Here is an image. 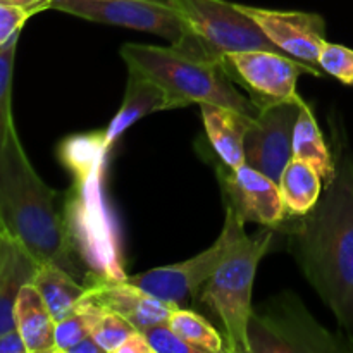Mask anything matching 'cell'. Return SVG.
<instances>
[{
	"label": "cell",
	"instance_id": "ac0fdd59",
	"mask_svg": "<svg viewBox=\"0 0 353 353\" xmlns=\"http://www.w3.org/2000/svg\"><path fill=\"white\" fill-rule=\"evenodd\" d=\"M31 285L38 290L55 323L74 314L88 292V285H79L74 276L54 264H38Z\"/></svg>",
	"mask_w": 353,
	"mask_h": 353
},
{
	"label": "cell",
	"instance_id": "52a82bcc",
	"mask_svg": "<svg viewBox=\"0 0 353 353\" xmlns=\"http://www.w3.org/2000/svg\"><path fill=\"white\" fill-rule=\"evenodd\" d=\"M243 228L245 223L240 219V216L226 205V219H224L223 231L212 247L188 261L150 269L141 274L128 276L124 279L130 281L131 285L140 286L141 290L152 293L164 302L186 307L190 302L199 299L205 283L214 274L217 265L221 264L224 255L233 245L234 238L238 236L240 231H243Z\"/></svg>",
	"mask_w": 353,
	"mask_h": 353
},
{
	"label": "cell",
	"instance_id": "7c38bea8",
	"mask_svg": "<svg viewBox=\"0 0 353 353\" xmlns=\"http://www.w3.org/2000/svg\"><path fill=\"white\" fill-rule=\"evenodd\" d=\"M241 9L254 17L269 40L278 45L286 55L319 68L321 50L327 41L323 16L300 10H272L250 6H241Z\"/></svg>",
	"mask_w": 353,
	"mask_h": 353
},
{
	"label": "cell",
	"instance_id": "cb8c5ba5",
	"mask_svg": "<svg viewBox=\"0 0 353 353\" xmlns=\"http://www.w3.org/2000/svg\"><path fill=\"white\" fill-rule=\"evenodd\" d=\"M93 305H95V314H93L92 336L95 338L103 352L116 353L121 345L137 331V327L131 326L126 319L117 314L110 312L97 303Z\"/></svg>",
	"mask_w": 353,
	"mask_h": 353
},
{
	"label": "cell",
	"instance_id": "7a4b0ae2",
	"mask_svg": "<svg viewBox=\"0 0 353 353\" xmlns=\"http://www.w3.org/2000/svg\"><path fill=\"white\" fill-rule=\"evenodd\" d=\"M0 228L38 264H54L79 276L71 234L57 209V193L33 169L16 126L0 152Z\"/></svg>",
	"mask_w": 353,
	"mask_h": 353
},
{
	"label": "cell",
	"instance_id": "5bb4252c",
	"mask_svg": "<svg viewBox=\"0 0 353 353\" xmlns=\"http://www.w3.org/2000/svg\"><path fill=\"white\" fill-rule=\"evenodd\" d=\"M169 109H174V105L168 92L138 68L128 65V81L123 105L105 130L102 147L110 148V145L141 117Z\"/></svg>",
	"mask_w": 353,
	"mask_h": 353
},
{
	"label": "cell",
	"instance_id": "277c9868",
	"mask_svg": "<svg viewBox=\"0 0 353 353\" xmlns=\"http://www.w3.org/2000/svg\"><path fill=\"white\" fill-rule=\"evenodd\" d=\"M272 238V230L255 236H247L245 230L240 231L199 296L223 324L228 352L250 353L248 321L254 310L252 290L257 265L268 254Z\"/></svg>",
	"mask_w": 353,
	"mask_h": 353
},
{
	"label": "cell",
	"instance_id": "4fadbf2b",
	"mask_svg": "<svg viewBox=\"0 0 353 353\" xmlns=\"http://www.w3.org/2000/svg\"><path fill=\"white\" fill-rule=\"evenodd\" d=\"M85 299L121 316L138 331L168 323L171 314L178 309L174 303L157 299L124 278H107L92 283Z\"/></svg>",
	"mask_w": 353,
	"mask_h": 353
},
{
	"label": "cell",
	"instance_id": "44dd1931",
	"mask_svg": "<svg viewBox=\"0 0 353 353\" xmlns=\"http://www.w3.org/2000/svg\"><path fill=\"white\" fill-rule=\"evenodd\" d=\"M168 324L183 340L188 341L195 348H199L202 353L228 352L224 334L219 333L205 317L196 314L195 310L186 309V307H178L171 314Z\"/></svg>",
	"mask_w": 353,
	"mask_h": 353
},
{
	"label": "cell",
	"instance_id": "9c48e42d",
	"mask_svg": "<svg viewBox=\"0 0 353 353\" xmlns=\"http://www.w3.org/2000/svg\"><path fill=\"white\" fill-rule=\"evenodd\" d=\"M50 9L165 38L174 47L190 40V31L169 0H52Z\"/></svg>",
	"mask_w": 353,
	"mask_h": 353
},
{
	"label": "cell",
	"instance_id": "4dcf8cb0",
	"mask_svg": "<svg viewBox=\"0 0 353 353\" xmlns=\"http://www.w3.org/2000/svg\"><path fill=\"white\" fill-rule=\"evenodd\" d=\"M69 353H105V352H103L102 347L97 343L95 338L86 336L85 340L79 341V343L76 345V347L72 348V350Z\"/></svg>",
	"mask_w": 353,
	"mask_h": 353
},
{
	"label": "cell",
	"instance_id": "ffe728a7",
	"mask_svg": "<svg viewBox=\"0 0 353 353\" xmlns=\"http://www.w3.org/2000/svg\"><path fill=\"white\" fill-rule=\"evenodd\" d=\"M293 157L312 165L321 174L324 185L333 178L334 155L327 148L312 107L305 100L300 105V114L296 119L295 137H293Z\"/></svg>",
	"mask_w": 353,
	"mask_h": 353
},
{
	"label": "cell",
	"instance_id": "ba28073f",
	"mask_svg": "<svg viewBox=\"0 0 353 353\" xmlns=\"http://www.w3.org/2000/svg\"><path fill=\"white\" fill-rule=\"evenodd\" d=\"M223 68L236 85L248 90L252 102L261 107L276 102H299L296 81L302 72L321 78L324 71L290 55L271 50H245L226 54Z\"/></svg>",
	"mask_w": 353,
	"mask_h": 353
},
{
	"label": "cell",
	"instance_id": "5b68a950",
	"mask_svg": "<svg viewBox=\"0 0 353 353\" xmlns=\"http://www.w3.org/2000/svg\"><path fill=\"white\" fill-rule=\"evenodd\" d=\"M250 353H336L350 347L324 330L293 293L274 296L248 321Z\"/></svg>",
	"mask_w": 353,
	"mask_h": 353
},
{
	"label": "cell",
	"instance_id": "9a60e30c",
	"mask_svg": "<svg viewBox=\"0 0 353 353\" xmlns=\"http://www.w3.org/2000/svg\"><path fill=\"white\" fill-rule=\"evenodd\" d=\"M38 262L16 240L3 233L0 250V334L16 327L14 310L21 290L33 281Z\"/></svg>",
	"mask_w": 353,
	"mask_h": 353
},
{
	"label": "cell",
	"instance_id": "f546056e",
	"mask_svg": "<svg viewBox=\"0 0 353 353\" xmlns=\"http://www.w3.org/2000/svg\"><path fill=\"white\" fill-rule=\"evenodd\" d=\"M2 3H9V6L19 7V9L26 10L31 16L41 12V10L50 9L52 0H0Z\"/></svg>",
	"mask_w": 353,
	"mask_h": 353
},
{
	"label": "cell",
	"instance_id": "d4e9b609",
	"mask_svg": "<svg viewBox=\"0 0 353 353\" xmlns=\"http://www.w3.org/2000/svg\"><path fill=\"white\" fill-rule=\"evenodd\" d=\"M319 68L343 85L353 86V48L326 41L319 55Z\"/></svg>",
	"mask_w": 353,
	"mask_h": 353
},
{
	"label": "cell",
	"instance_id": "1f68e13d",
	"mask_svg": "<svg viewBox=\"0 0 353 353\" xmlns=\"http://www.w3.org/2000/svg\"><path fill=\"white\" fill-rule=\"evenodd\" d=\"M2 238H3V231L2 228H0V250H2Z\"/></svg>",
	"mask_w": 353,
	"mask_h": 353
},
{
	"label": "cell",
	"instance_id": "2e32d148",
	"mask_svg": "<svg viewBox=\"0 0 353 353\" xmlns=\"http://www.w3.org/2000/svg\"><path fill=\"white\" fill-rule=\"evenodd\" d=\"M203 126L216 154L228 168H240L245 164V134L254 117L236 112L230 107L202 103Z\"/></svg>",
	"mask_w": 353,
	"mask_h": 353
},
{
	"label": "cell",
	"instance_id": "d6986e66",
	"mask_svg": "<svg viewBox=\"0 0 353 353\" xmlns=\"http://www.w3.org/2000/svg\"><path fill=\"white\" fill-rule=\"evenodd\" d=\"M279 188L288 216L302 217L319 202L324 181L312 165L293 157L283 171Z\"/></svg>",
	"mask_w": 353,
	"mask_h": 353
},
{
	"label": "cell",
	"instance_id": "8992f818",
	"mask_svg": "<svg viewBox=\"0 0 353 353\" xmlns=\"http://www.w3.org/2000/svg\"><path fill=\"white\" fill-rule=\"evenodd\" d=\"M185 21L190 34L202 50L223 64L226 54L245 50H271L285 54L269 40L254 17L240 3L226 0H169ZM286 55V54H285Z\"/></svg>",
	"mask_w": 353,
	"mask_h": 353
},
{
	"label": "cell",
	"instance_id": "603a6c76",
	"mask_svg": "<svg viewBox=\"0 0 353 353\" xmlns=\"http://www.w3.org/2000/svg\"><path fill=\"white\" fill-rule=\"evenodd\" d=\"M93 314H95V305L85 299L74 314L59 321L55 324V352L69 353L79 341L85 340L86 336H92Z\"/></svg>",
	"mask_w": 353,
	"mask_h": 353
},
{
	"label": "cell",
	"instance_id": "7402d4cb",
	"mask_svg": "<svg viewBox=\"0 0 353 353\" xmlns=\"http://www.w3.org/2000/svg\"><path fill=\"white\" fill-rule=\"evenodd\" d=\"M19 33L14 34L6 45L0 47V152H2L9 130L14 126L12 121V74L14 59H16Z\"/></svg>",
	"mask_w": 353,
	"mask_h": 353
},
{
	"label": "cell",
	"instance_id": "30bf717a",
	"mask_svg": "<svg viewBox=\"0 0 353 353\" xmlns=\"http://www.w3.org/2000/svg\"><path fill=\"white\" fill-rule=\"evenodd\" d=\"M299 102H276L259 109L245 134V164L276 183L293 159V137L300 114Z\"/></svg>",
	"mask_w": 353,
	"mask_h": 353
},
{
	"label": "cell",
	"instance_id": "484cf974",
	"mask_svg": "<svg viewBox=\"0 0 353 353\" xmlns=\"http://www.w3.org/2000/svg\"><path fill=\"white\" fill-rule=\"evenodd\" d=\"M141 333L145 334L154 353H202L199 348L183 340L168 323L155 324Z\"/></svg>",
	"mask_w": 353,
	"mask_h": 353
},
{
	"label": "cell",
	"instance_id": "f1b7e54d",
	"mask_svg": "<svg viewBox=\"0 0 353 353\" xmlns=\"http://www.w3.org/2000/svg\"><path fill=\"white\" fill-rule=\"evenodd\" d=\"M116 353H154V350H152V347L148 345L145 334L137 330L123 345H121L119 350Z\"/></svg>",
	"mask_w": 353,
	"mask_h": 353
},
{
	"label": "cell",
	"instance_id": "6da1fadb",
	"mask_svg": "<svg viewBox=\"0 0 353 353\" xmlns=\"http://www.w3.org/2000/svg\"><path fill=\"white\" fill-rule=\"evenodd\" d=\"M303 276L353 341V155L340 147L319 202L292 230Z\"/></svg>",
	"mask_w": 353,
	"mask_h": 353
},
{
	"label": "cell",
	"instance_id": "4316f807",
	"mask_svg": "<svg viewBox=\"0 0 353 353\" xmlns=\"http://www.w3.org/2000/svg\"><path fill=\"white\" fill-rule=\"evenodd\" d=\"M30 17L31 14L26 10L0 2V47L19 33Z\"/></svg>",
	"mask_w": 353,
	"mask_h": 353
},
{
	"label": "cell",
	"instance_id": "3957f363",
	"mask_svg": "<svg viewBox=\"0 0 353 353\" xmlns=\"http://www.w3.org/2000/svg\"><path fill=\"white\" fill-rule=\"evenodd\" d=\"M126 65H134L171 97L174 109L202 103L230 107L248 117L259 114L250 97L234 88L223 64L209 55L181 47L124 43L119 50Z\"/></svg>",
	"mask_w": 353,
	"mask_h": 353
},
{
	"label": "cell",
	"instance_id": "8fae6325",
	"mask_svg": "<svg viewBox=\"0 0 353 353\" xmlns=\"http://www.w3.org/2000/svg\"><path fill=\"white\" fill-rule=\"evenodd\" d=\"M219 181L226 205L231 207L243 223L274 228L288 216L279 183L264 172L247 164L233 169L223 162Z\"/></svg>",
	"mask_w": 353,
	"mask_h": 353
},
{
	"label": "cell",
	"instance_id": "83f0119b",
	"mask_svg": "<svg viewBox=\"0 0 353 353\" xmlns=\"http://www.w3.org/2000/svg\"><path fill=\"white\" fill-rule=\"evenodd\" d=\"M0 353H28L26 343L17 327L0 334Z\"/></svg>",
	"mask_w": 353,
	"mask_h": 353
},
{
	"label": "cell",
	"instance_id": "e0dca14e",
	"mask_svg": "<svg viewBox=\"0 0 353 353\" xmlns=\"http://www.w3.org/2000/svg\"><path fill=\"white\" fill-rule=\"evenodd\" d=\"M17 331L26 343L28 353L55 352V319L33 285H26L19 293L14 310Z\"/></svg>",
	"mask_w": 353,
	"mask_h": 353
}]
</instances>
